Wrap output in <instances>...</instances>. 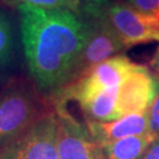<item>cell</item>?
<instances>
[{"label": "cell", "instance_id": "obj_8", "mask_svg": "<svg viewBox=\"0 0 159 159\" xmlns=\"http://www.w3.org/2000/svg\"><path fill=\"white\" fill-rule=\"evenodd\" d=\"M92 138L100 145L148 132V112L132 113L111 121H86Z\"/></svg>", "mask_w": 159, "mask_h": 159}, {"label": "cell", "instance_id": "obj_14", "mask_svg": "<svg viewBox=\"0 0 159 159\" xmlns=\"http://www.w3.org/2000/svg\"><path fill=\"white\" fill-rule=\"evenodd\" d=\"M131 7L159 20V0H124Z\"/></svg>", "mask_w": 159, "mask_h": 159}, {"label": "cell", "instance_id": "obj_1", "mask_svg": "<svg viewBox=\"0 0 159 159\" xmlns=\"http://www.w3.org/2000/svg\"><path fill=\"white\" fill-rule=\"evenodd\" d=\"M19 32L30 79L53 99L77 79L89 24L79 13L19 6Z\"/></svg>", "mask_w": 159, "mask_h": 159}, {"label": "cell", "instance_id": "obj_18", "mask_svg": "<svg viewBox=\"0 0 159 159\" xmlns=\"http://www.w3.org/2000/svg\"><path fill=\"white\" fill-rule=\"evenodd\" d=\"M0 2H1V0H0Z\"/></svg>", "mask_w": 159, "mask_h": 159}, {"label": "cell", "instance_id": "obj_15", "mask_svg": "<svg viewBox=\"0 0 159 159\" xmlns=\"http://www.w3.org/2000/svg\"><path fill=\"white\" fill-rule=\"evenodd\" d=\"M148 132L159 139V93L148 111Z\"/></svg>", "mask_w": 159, "mask_h": 159}, {"label": "cell", "instance_id": "obj_3", "mask_svg": "<svg viewBox=\"0 0 159 159\" xmlns=\"http://www.w3.org/2000/svg\"><path fill=\"white\" fill-rule=\"evenodd\" d=\"M0 159H59L58 119L53 110L0 148Z\"/></svg>", "mask_w": 159, "mask_h": 159}, {"label": "cell", "instance_id": "obj_13", "mask_svg": "<svg viewBox=\"0 0 159 159\" xmlns=\"http://www.w3.org/2000/svg\"><path fill=\"white\" fill-rule=\"evenodd\" d=\"M119 0H80V16L84 19L102 17L110 6Z\"/></svg>", "mask_w": 159, "mask_h": 159}, {"label": "cell", "instance_id": "obj_7", "mask_svg": "<svg viewBox=\"0 0 159 159\" xmlns=\"http://www.w3.org/2000/svg\"><path fill=\"white\" fill-rule=\"evenodd\" d=\"M85 20L89 24V35L80 57L77 79L92 67L118 56L125 50L105 16Z\"/></svg>", "mask_w": 159, "mask_h": 159}, {"label": "cell", "instance_id": "obj_6", "mask_svg": "<svg viewBox=\"0 0 159 159\" xmlns=\"http://www.w3.org/2000/svg\"><path fill=\"white\" fill-rule=\"evenodd\" d=\"M158 93L159 81L154 74L146 66L136 64L118 89L117 111L119 118L148 112Z\"/></svg>", "mask_w": 159, "mask_h": 159}, {"label": "cell", "instance_id": "obj_9", "mask_svg": "<svg viewBox=\"0 0 159 159\" xmlns=\"http://www.w3.org/2000/svg\"><path fill=\"white\" fill-rule=\"evenodd\" d=\"M118 89L104 90L80 102L79 106L85 114L86 121H111L119 118L117 111Z\"/></svg>", "mask_w": 159, "mask_h": 159}, {"label": "cell", "instance_id": "obj_12", "mask_svg": "<svg viewBox=\"0 0 159 159\" xmlns=\"http://www.w3.org/2000/svg\"><path fill=\"white\" fill-rule=\"evenodd\" d=\"M1 2L16 10L19 6L26 5L43 10H67L77 13L80 11V0H1Z\"/></svg>", "mask_w": 159, "mask_h": 159}, {"label": "cell", "instance_id": "obj_4", "mask_svg": "<svg viewBox=\"0 0 159 159\" xmlns=\"http://www.w3.org/2000/svg\"><path fill=\"white\" fill-rule=\"evenodd\" d=\"M53 106L58 119L59 159H106L102 145L92 138L86 125L68 113L65 104L53 102Z\"/></svg>", "mask_w": 159, "mask_h": 159}, {"label": "cell", "instance_id": "obj_17", "mask_svg": "<svg viewBox=\"0 0 159 159\" xmlns=\"http://www.w3.org/2000/svg\"><path fill=\"white\" fill-rule=\"evenodd\" d=\"M150 66H151V70H152V73L154 74V77L159 81V46L156 53L153 54V58H152V60L150 63Z\"/></svg>", "mask_w": 159, "mask_h": 159}, {"label": "cell", "instance_id": "obj_11", "mask_svg": "<svg viewBox=\"0 0 159 159\" xmlns=\"http://www.w3.org/2000/svg\"><path fill=\"white\" fill-rule=\"evenodd\" d=\"M14 29L10 14L0 10V72L12 67L16 58Z\"/></svg>", "mask_w": 159, "mask_h": 159}, {"label": "cell", "instance_id": "obj_16", "mask_svg": "<svg viewBox=\"0 0 159 159\" xmlns=\"http://www.w3.org/2000/svg\"><path fill=\"white\" fill-rule=\"evenodd\" d=\"M140 159H159V139H156Z\"/></svg>", "mask_w": 159, "mask_h": 159}, {"label": "cell", "instance_id": "obj_2", "mask_svg": "<svg viewBox=\"0 0 159 159\" xmlns=\"http://www.w3.org/2000/svg\"><path fill=\"white\" fill-rule=\"evenodd\" d=\"M53 110L31 79H11L0 93V148Z\"/></svg>", "mask_w": 159, "mask_h": 159}, {"label": "cell", "instance_id": "obj_10", "mask_svg": "<svg viewBox=\"0 0 159 159\" xmlns=\"http://www.w3.org/2000/svg\"><path fill=\"white\" fill-rule=\"evenodd\" d=\"M157 138L146 132L140 136H132L102 145L106 159H140L148 146Z\"/></svg>", "mask_w": 159, "mask_h": 159}, {"label": "cell", "instance_id": "obj_5", "mask_svg": "<svg viewBox=\"0 0 159 159\" xmlns=\"http://www.w3.org/2000/svg\"><path fill=\"white\" fill-rule=\"evenodd\" d=\"M104 16L119 37L124 48L159 41L158 19L138 12L124 0L112 4Z\"/></svg>", "mask_w": 159, "mask_h": 159}]
</instances>
